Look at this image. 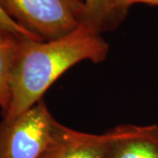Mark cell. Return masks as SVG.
Segmentation results:
<instances>
[{"label":"cell","instance_id":"1","mask_svg":"<svg viewBox=\"0 0 158 158\" xmlns=\"http://www.w3.org/2000/svg\"><path fill=\"white\" fill-rule=\"evenodd\" d=\"M109 52L101 34L87 23L72 33L51 40L22 38L10 74V103L4 120L16 118L42 100L62 74L83 61L99 63Z\"/></svg>","mask_w":158,"mask_h":158},{"label":"cell","instance_id":"2","mask_svg":"<svg viewBox=\"0 0 158 158\" xmlns=\"http://www.w3.org/2000/svg\"><path fill=\"white\" fill-rule=\"evenodd\" d=\"M0 6L15 22L42 40L72 33L86 15L83 0H0Z\"/></svg>","mask_w":158,"mask_h":158},{"label":"cell","instance_id":"3","mask_svg":"<svg viewBox=\"0 0 158 158\" xmlns=\"http://www.w3.org/2000/svg\"><path fill=\"white\" fill-rule=\"evenodd\" d=\"M63 125L43 100L16 118L0 124V158H42Z\"/></svg>","mask_w":158,"mask_h":158},{"label":"cell","instance_id":"4","mask_svg":"<svg viewBox=\"0 0 158 158\" xmlns=\"http://www.w3.org/2000/svg\"><path fill=\"white\" fill-rule=\"evenodd\" d=\"M106 134V158H158V125H120Z\"/></svg>","mask_w":158,"mask_h":158},{"label":"cell","instance_id":"5","mask_svg":"<svg viewBox=\"0 0 158 158\" xmlns=\"http://www.w3.org/2000/svg\"><path fill=\"white\" fill-rule=\"evenodd\" d=\"M106 134H88L62 127L50 148L42 158H106Z\"/></svg>","mask_w":158,"mask_h":158},{"label":"cell","instance_id":"6","mask_svg":"<svg viewBox=\"0 0 158 158\" xmlns=\"http://www.w3.org/2000/svg\"><path fill=\"white\" fill-rule=\"evenodd\" d=\"M85 7V23L102 34L116 28L127 14L115 7V0H83Z\"/></svg>","mask_w":158,"mask_h":158},{"label":"cell","instance_id":"7","mask_svg":"<svg viewBox=\"0 0 158 158\" xmlns=\"http://www.w3.org/2000/svg\"><path fill=\"white\" fill-rule=\"evenodd\" d=\"M19 39L0 34V107L3 116L10 103V74Z\"/></svg>","mask_w":158,"mask_h":158},{"label":"cell","instance_id":"8","mask_svg":"<svg viewBox=\"0 0 158 158\" xmlns=\"http://www.w3.org/2000/svg\"><path fill=\"white\" fill-rule=\"evenodd\" d=\"M0 34H5L16 38H28L36 40H42L38 36L23 28L17 22H15L6 13L1 6H0Z\"/></svg>","mask_w":158,"mask_h":158},{"label":"cell","instance_id":"9","mask_svg":"<svg viewBox=\"0 0 158 158\" xmlns=\"http://www.w3.org/2000/svg\"><path fill=\"white\" fill-rule=\"evenodd\" d=\"M135 4H147L158 6V0H115V7L125 13H127L128 9Z\"/></svg>","mask_w":158,"mask_h":158}]
</instances>
